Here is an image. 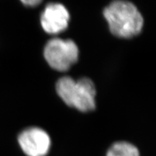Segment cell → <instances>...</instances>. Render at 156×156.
<instances>
[{
	"mask_svg": "<svg viewBox=\"0 0 156 156\" xmlns=\"http://www.w3.org/2000/svg\"><path fill=\"white\" fill-rule=\"evenodd\" d=\"M111 32L119 38L136 36L143 27V17L136 7L127 0H114L103 10Z\"/></svg>",
	"mask_w": 156,
	"mask_h": 156,
	"instance_id": "1",
	"label": "cell"
},
{
	"mask_svg": "<svg viewBox=\"0 0 156 156\" xmlns=\"http://www.w3.org/2000/svg\"><path fill=\"white\" fill-rule=\"evenodd\" d=\"M56 92L67 106L83 112L94 110L96 90L94 83L84 77L75 81L70 77H63L57 81Z\"/></svg>",
	"mask_w": 156,
	"mask_h": 156,
	"instance_id": "2",
	"label": "cell"
},
{
	"mask_svg": "<svg viewBox=\"0 0 156 156\" xmlns=\"http://www.w3.org/2000/svg\"><path fill=\"white\" fill-rule=\"evenodd\" d=\"M44 55L51 67L58 72H66L77 62L79 50L73 41L54 38L46 44Z\"/></svg>",
	"mask_w": 156,
	"mask_h": 156,
	"instance_id": "3",
	"label": "cell"
},
{
	"mask_svg": "<svg viewBox=\"0 0 156 156\" xmlns=\"http://www.w3.org/2000/svg\"><path fill=\"white\" fill-rule=\"evenodd\" d=\"M21 149L27 156H46L51 147L50 136L42 129L30 127L18 136Z\"/></svg>",
	"mask_w": 156,
	"mask_h": 156,
	"instance_id": "4",
	"label": "cell"
},
{
	"mask_svg": "<svg viewBox=\"0 0 156 156\" xmlns=\"http://www.w3.org/2000/svg\"><path fill=\"white\" fill-rule=\"evenodd\" d=\"M70 15L65 6L60 3H49L45 7L41 23L45 32L56 35L65 30L69 25Z\"/></svg>",
	"mask_w": 156,
	"mask_h": 156,
	"instance_id": "5",
	"label": "cell"
},
{
	"mask_svg": "<svg viewBox=\"0 0 156 156\" xmlns=\"http://www.w3.org/2000/svg\"><path fill=\"white\" fill-rule=\"evenodd\" d=\"M106 156H140V153L134 145L121 141L111 146L107 151Z\"/></svg>",
	"mask_w": 156,
	"mask_h": 156,
	"instance_id": "6",
	"label": "cell"
},
{
	"mask_svg": "<svg viewBox=\"0 0 156 156\" xmlns=\"http://www.w3.org/2000/svg\"><path fill=\"white\" fill-rule=\"evenodd\" d=\"M42 1L43 0H20L23 5L28 6V7H36L41 3Z\"/></svg>",
	"mask_w": 156,
	"mask_h": 156,
	"instance_id": "7",
	"label": "cell"
}]
</instances>
